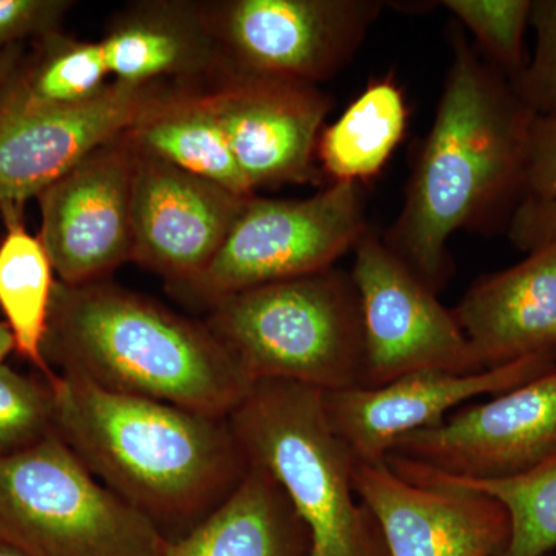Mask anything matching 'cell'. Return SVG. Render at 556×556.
<instances>
[{
	"label": "cell",
	"mask_w": 556,
	"mask_h": 556,
	"mask_svg": "<svg viewBox=\"0 0 556 556\" xmlns=\"http://www.w3.org/2000/svg\"><path fill=\"white\" fill-rule=\"evenodd\" d=\"M249 466L276 479L311 535V556H388L354 489L357 459L332 427L324 391L258 380L228 416Z\"/></svg>",
	"instance_id": "277c9868"
},
{
	"label": "cell",
	"mask_w": 556,
	"mask_h": 556,
	"mask_svg": "<svg viewBox=\"0 0 556 556\" xmlns=\"http://www.w3.org/2000/svg\"><path fill=\"white\" fill-rule=\"evenodd\" d=\"M70 5L62 0H0V51L28 36L58 31Z\"/></svg>",
	"instance_id": "f1b7e54d"
},
{
	"label": "cell",
	"mask_w": 556,
	"mask_h": 556,
	"mask_svg": "<svg viewBox=\"0 0 556 556\" xmlns=\"http://www.w3.org/2000/svg\"><path fill=\"white\" fill-rule=\"evenodd\" d=\"M204 324L254 383L288 380L324 393L362 387L364 324L351 273L247 289L215 303Z\"/></svg>",
	"instance_id": "5b68a950"
},
{
	"label": "cell",
	"mask_w": 556,
	"mask_h": 556,
	"mask_svg": "<svg viewBox=\"0 0 556 556\" xmlns=\"http://www.w3.org/2000/svg\"><path fill=\"white\" fill-rule=\"evenodd\" d=\"M22 53H24V47L21 43H14V46L7 47L0 51V93L5 89L7 84L13 78L16 70L22 64Z\"/></svg>",
	"instance_id": "4dcf8cb0"
},
{
	"label": "cell",
	"mask_w": 556,
	"mask_h": 556,
	"mask_svg": "<svg viewBox=\"0 0 556 556\" xmlns=\"http://www.w3.org/2000/svg\"><path fill=\"white\" fill-rule=\"evenodd\" d=\"M441 5L473 35L485 60L510 83L521 75L532 0H444Z\"/></svg>",
	"instance_id": "d4e9b609"
},
{
	"label": "cell",
	"mask_w": 556,
	"mask_h": 556,
	"mask_svg": "<svg viewBox=\"0 0 556 556\" xmlns=\"http://www.w3.org/2000/svg\"><path fill=\"white\" fill-rule=\"evenodd\" d=\"M386 2L228 0L201 7L229 73L317 86L356 56Z\"/></svg>",
	"instance_id": "ba28073f"
},
{
	"label": "cell",
	"mask_w": 556,
	"mask_h": 556,
	"mask_svg": "<svg viewBox=\"0 0 556 556\" xmlns=\"http://www.w3.org/2000/svg\"><path fill=\"white\" fill-rule=\"evenodd\" d=\"M54 431L102 484L160 521H201L249 463L228 417L54 375ZM197 522V525H199Z\"/></svg>",
	"instance_id": "7a4b0ae2"
},
{
	"label": "cell",
	"mask_w": 556,
	"mask_h": 556,
	"mask_svg": "<svg viewBox=\"0 0 556 556\" xmlns=\"http://www.w3.org/2000/svg\"><path fill=\"white\" fill-rule=\"evenodd\" d=\"M54 431V396L40 382L0 364V457L39 444Z\"/></svg>",
	"instance_id": "484cf974"
},
{
	"label": "cell",
	"mask_w": 556,
	"mask_h": 556,
	"mask_svg": "<svg viewBox=\"0 0 556 556\" xmlns=\"http://www.w3.org/2000/svg\"><path fill=\"white\" fill-rule=\"evenodd\" d=\"M164 556H311V535L276 479L249 466L233 492Z\"/></svg>",
	"instance_id": "d6986e66"
},
{
	"label": "cell",
	"mask_w": 556,
	"mask_h": 556,
	"mask_svg": "<svg viewBox=\"0 0 556 556\" xmlns=\"http://www.w3.org/2000/svg\"><path fill=\"white\" fill-rule=\"evenodd\" d=\"M100 46L113 80L134 86L228 73L200 3H144L116 21Z\"/></svg>",
	"instance_id": "ac0fdd59"
},
{
	"label": "cell",
	"mask_w": 556,
	"mask_h": 556,
	"mask_svg": "<svg viewBox=\"0 0 556 556\" xmlns=\"http://www.w3.org/2000/svg\"><path fill=\"white\" fill-rule=\"evenodd\" d=\"M164 89L160 83L112 80L83 104L0 116V214L24 207L94 150L126 134Z\"/></svg>",
	"instance_id": "2e32d148"
},
{
	"label": "cell",
	"mask_w": 556,
	"mask_h": 556,
	"mask_svg": "<svg viewBox=\"0 0 556 556\" xmlns=\"http://www.w3.org/2000/svg\"><path fill=\"white\" fill-rule=\"evenodd\" d=\"M404 93L391 79L369 83L356 101L318 139L321 170L332 182L375 177L407 130Z\"/></svg>",
	"instance_id": "44dd1931"
},
{
	"label": "cell",
	"mask_w": 556,
	"mask_h": 556,
	"mask_svg": "<svg viewBox=\"0 0 556 556\" xmlns=\"http://www.w3.org/2000/svg\"><path fill=\"white\" fill-rule=\"evenodd\" d=\"M42 354L58 375L215 417L254 386L204 321L109 280L56 281Z\"/></svg>",
	"instance_id": "3957f363"
},
{
	"label": "cell",
	"mask_w": 556,
	"mask_h": 556,
	"mask_svg": "<svg viewBox=\"0 0 556 556\" xmlns=\"http://www.w3.org/2000/svg\"><path fill=\"white\" fill-rule=\"evenodd\" d=\"M0 556H27V555L22 554L21 551H17V548L10 546V544H5V543H2V541H0Z\"/></svg>",
	"instance_id": "d6a6232c"
},
{
	"label": "cell",
	"mask_w": 556,
	"mask_h": 556,
	"mask_svg": "<svg viewBox=\"0 0 556 556\" xmlns=\"http://www.w3.org/2000/svg\"><path fill=\"white\" fill-rule=\"evenodd\" d=\"M556 453V365L438 426L399 439L387 457L445 477L493 481L525 473Z\"/></svg>",
	"instance_id": "30bf717a"
},
{
	"label": "cell",
	"mask_w": 556,
	"mask_h": 556,
	"mask_svg": "<svg viewBox=\"0 0 556 556\" xmlns=\"http://www.w3.org/2000/svg\"><path fill=\"white\" fill-rule=\"evenodd\" d=\"M108 76L100 42L50 33L43 36L38 56L20 65L0 93V116L83 104L109 86Z\"/></svg>",
	"instance_id": "cb8c5ba5"
},
{
	"label": "cell",
	"mask_w": 556,
	"mask_h": 556,
	"mask_svg": "<svg viewBox=\"0 0 556 556\" xmlns=\"http://www.w3.org/2000/svg\"><path fill=\"white\" fill-rule=\"evenodd\" d=\"M547 556H556V554L547 555Z\"/></svg>",
	"instance_id": "836d02e7"
},
{
	"label": "cell",
	"mask_w": 556,
	"mask_h": 556,
	"mask_svg": "<svg viewBox=\"0 0 556 556\" xmlns=\"http://www.w3.org/2000/svg\"><path fill=\"white\" fill-rule=\"evenodd\" d=\"M530 25L535 53L510 84L533 115L556 116V0H532Z\"/></svg>",
	"instance_id": "4316f807"
},
{
	"label": "cell",
	"mask_w": 556,
	"mask_h": 556,
	"mask_svg": "<svg viewBox=\"0 0 556 556\" xmlns=\"http://www.w3.org/2000/svg\"><path fill=\"white\" fill-rule=\"evenodd\" d=\"M13 351H16L13 334H11L9 325L0 320V364H3L7 356H10Z\"/></svg>",
	"instance_id": "1f68e13d"
},
{
	"label": "cell",
	"mask_w": 556,
	"mask_h": 556,
	"mask_svg": "<svg viewBox=\"0 0 556 556\" xmlns=\"http://www.w3.org/2000/svg\"><path fill=\"white\" fill-rule=\"evenodd\" d=\"M556 365V350L470 375L420 371L382 387L325 393L328 416L358 464H379L399 439L438 426L481 396H496Z\"/></svg>",
	"instance_id": "5bb4252c"
},
{
	"label": "cell",
	"mask_w": 556,
	"mask_h": 556,
	"mask_svg": "<svg viewBox=\"0 0 556 556\" xmlns=\"http://www.w3.org/2000/svg\"><path fill=\"white\" fill-rule=\"evenodd\" d=\"M142 152L156 156L241 199L255 193L243 178L204 91L164 89L127 130Z\"/></svg>",
	"instance_id": "ffe728a7"
},
{
	"label": "cell",
	"mask_w": 556,
	"mask_h": 556,
	"mask_svg": "<svg viewBox=\"0 0 556 556\" xmlns=\"http://www.w3.org/2000/svg\"><path fill=\"white\" fill-rule=\"evenodd\" d=\"M368 230L361 182H331L306 200L254 195L214 262L174 294L211 309L247 289L334 268Z\"/></svg>",
	"instance_id": "52a82bcc"
},
{
	"label": "cell",
	"mask_w": 556,
	"mask_h": 556,
	"mask_svg": "<svg viewBox=\"0 0 556 556\" xmlns=\"http://www.w3.org/2000/svg\"><path fill=\"white\" fill-rule=\"evenodd\" d=\"M351 277L364 324L362 388L420 371H481L453 311L371 230L354 248Z\"/></svg>",
	"instance_id": "9c48e42d"
},
{
	"label": "cell",
	"mask_w": 556,
	"mask_h": 556,
	"mask_svg": "<svg viewBox=\"0 0 556 556\" xmlns=\"http://www.w3.org/2000/svg\"><path fill=\"white\" fill-rule=\"evenodd\" d=\"M525 199L556 200V116H533L527 134Z\"/></svg>",
	"instance_id": "83f0119b"
},
{
	"label": "cell",
	"mask_w": 556,
	"mask_h": 556,
	"mask_svg": "<svg viewBox=\"0 0 556 556\" xmlns=\"http://www.w3.org/2000/svg\"><path fill=\"white\" fill-rule=\"evenodd\" d=\"M7 233L0 243V309L14 346L46 380L56 372L42 354L56 280L47 249L22 222V208L2 212Z\"/></svg>",
	"instance_id": "7402d4cb"
},
{
	"label": "cell",
	"mask_w": 556,
	"mask_h": 556,
	"mask_svg": "<svg viewBox=\"0 0 556 556\" xmlns=\"http://www.w3.org/2000/svg\"><path fill=\"white\" fill-rule=\"evenodd\" d=\"M0 541L27 556H164L169 546L56 431L0 457Z\"/></svg>",
	"instance_id": "8992f818"
},
{
	"label": "cell",
	"mask_w": 556,
	"mask_h": 556,
	"mask_svg": "<svg viewBox=\"0 0 556 556\" xmlns=\"http://www.w3.org/2000/svg\"><path fill=\"white\" fill-rule=\"evenodd\" d=\"M452 62L437 115L412 177L404 206L382 237L434 292L448 280V241L525 199L527 134L533 113L510 80L450 33Z\"/></svg>",
	"instance_id": "6da1fadb"
},
{
	"label": "cell",
	"mask_w": 556,
	"mask_h": 556,
	"mask_svg": "<svg viewBox=\"0 0 556 556\" xmlns=\"http://www.w3.org/2000/svg\"><path fill=\"white\" fill-rule=\"evenodd\" d=\"M248 200L137 149L130 262L172 292L188 287L217 257Z\"/></svg>",
	"instance_id": "4fadbf2b"
},
{
	"label": "cell",
	"mask_w": 556,
	"mask_h": 556,
	"mask_svg": "<svg viewBox=\"0 0 556 556\" xmlns=\"http://www.w3.org/2000/svg\"><path fill=\"white\" fill-rule=\"evenodd\" d=\"M452 311L482 369L556 350V243L479 278Z\"/></svg>",
	"instance_id": "e0dca14e"
},
{
	"label": "cell",
	"mask_w": 556,
	"mask_h": 556,
	"mask_svg": "<svg viewBox=\"0 0 556 556\" xmlns=\"http://www.w3.org/2000/svg\"><path fill=\"white\" fill-rule=\"evenodd\" d=\"M354 489L388 556H501L506 551V508L484 493L417 484L386 460L357 464Z\"/></svg>",
	"instance_id": "9a60e30c"
},
{
	"label": "cell",
	"mask_w": 556,
	"mask_h": 556,
	"mask_svg": "<svg viewBox=\"0 0 556 556\" xmlns=\"http://www.w3.org/2000/svg\"><path fill=\"white\" fill-rule=\"evenodd\" d=\"M402 478L417 484L456 486L493 497L506 508L510 538L501 556H547L556 551V453L525 473L493 481L445 477L407 460L387 457Z\"/></svg>",
	"instance_id": "603a6c76"
},
{
	"label": "cell",
	"mask_w": 556,
	"mask_h": 556,
	"mask_svg": "<svg viewBox=\"0 0 556 556\" xmlns=\"http://www.w3.org/2000/svg\"><path fill=\"white\" fill-rule=\"evenodd\" d=\"M137 148L129 134L94 150L38 197L47 249L61 283L108 280L131 260V189Z\"/></svg>",
	"instance_id": "8fae6325"
},
{
	"label": "cell",
	"mask_w": 556,
	"mask_h": 556,
	"mask_svg": "<svg viewBox=\"0 0 556 556\" xmlns=\"http://www.w3.org/2000/svg\"><path fill=\"white\" fill-rule=\"evenodd\" d=\"M507 236L527 254L556 243V200L519 201L508 219Z\"/></svg>",
	"instance_id": "f546056e"
},
{
	"label": "cell",
	"mask_w": 556,
	"mask_h": 556,
	"mask_svg": "<svg viewBox=\"0 0 556 556\" xmlns=\"http://www.w3.org/2000/svg\"><path fill=\"white\" fill-rule=\"evenodd\" d=\"M204 97L252 192L318 182L314 155L331 98L317 86L229 73Z\"/></svg>",
	"instance_id": "7c38bea8"
}]
</instances>
